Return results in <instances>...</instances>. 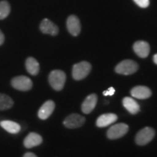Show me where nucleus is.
Segmentation results:
<instances>
[{
  "label": "nucleus",
  "instance_id": "obj_20",
  "mask_svg": "<svg viewBox=\"0 0 157 157\" xmlns=\"http://www.w3.org/2000/svg\"><path fill=\"white\" fill-rule=\"evenodd\" d=\"M10 13V5L7 1L0 2V20H3L8 16Z\"/></svg>",
  "mask_w": 157,
  "mask_h": 157
},
{
  "label": "nucleus",
  "instance_id": "obj_13",
  "mask_svg": "<svg viewBox=\"0 0 157 157\" xmlns=\"http://www.w3.org/2000/svg\"><path fill=\"white\" fill-rule=\"evenodd\" d=\"M131 95L137 99L144 100L151 96V91L146 86H136L133 87L130 91Z\"/></svg>",
  "mask_w": 157,
  "mask_h": 157
},
{
  "label": "nucleus",
  "instance_id": "obj_6",
  "mask_svg": "<svg viewBox=\"0 0 157 157\" xmlns=\"http://www.w3.org/2000/svg\"><path fill=\"white\" fill-rule=\"evenodd\" d=\"M129 127L128 125L124 123L116 124L109 128L107 131V137L111 140L120 138L125 135L128 132Z\"/></svg>",
  "mask_w": 157,
  "mask_h": 157
},
{
  "label": "nucleus",
  "instance_id": "obj_21",
  "mask_svg": "<svg viewBox=\"0 0 157 157\" xmlns=\"http://www.w3.org/2000/svg\"><path fill=\"white\" fill-rule=\"evenodd\" d=\"M141 8H146L149 6L150 2L149 0H133Z\"/></svg>",
  "mask_w": 157,
  "mask_h": 157
},
{
  "label": "nucleus",
  "instance_id": "obj_9",
  "mask_svg": "<svg viewBox=\"0 0 157 157\" xmlns=\"http://www.w3.org/2000/svg\"><path fill=\"white\" fill-rule=\"evenodd\" d=\"M40 30L43 34H50L52 36H56L58 34V27L48 18H45L40 23Z\"/></svg>",
  "mask_w": 157,
  "mask_h": 157
},
{
  "label": "nucleus",
  "instance_id": "obj_25",
  "mask_svg": "<svg viewBox=\"0 0 157 157\" xmlns=\"http://www.w3.org/2000/svg\"><path fill=\"white\" fill-rule=\"evenodd\" d=\"M153 60H154V63L157 65V53L155 54L154 57H153Z\"/></svg>",
  "mask_w": 157,
  "mask_h": 157
},
{
  "label": "nucleus",
  "instance_id": "obj_19",
  "mask_svg": "<svg viewBox=\"0 0 157 157\" xmlns=\"http://www.w3.org/2000/svg\"><path fill=\"white\" fill-rule=\"evenodd\" d=\"M13 99L5 94L0 93V111H5L13 107Z\"/></svg>",
  "mask_w": 157,
  "mask_h": 157
},
{
  "label": "nucleus",
  "instance_id": "obj_1",
  "mask_svg": "<svg viewBox=\"0 0 157 157\" xmlns=\"http://www.w3.org/2000/svg\"><path fill=\"white\" fill-rule=\"evenodd\" d=\"M66 79V74L61 70L52 71L48 77L50 86L56 91H60L63 88Z\"/></svg>",
  "mask_w": 157,
  "mask_h": 157
},
{
  "label": "nucleus",
  "instance_id": "obj_12",
  "mask_svg": "<svg viewBox=\"0 0 157 157\" xmlns=\"http://www.w3.org/2000/svg\"><path fill=\"white\" fill-rule=\"evenodd\" d=\"M133 50L140 58H146L150 52V46L145 41H137L133 44Z\"/></svg>",
  "mask_w": 157,
  "mask_h": 157
},
{
  "label": "nucleus",
  "instance_id": "obj_24",
  "mask_svg": "<svg viewBox=\"0 0 157 157\" xmlns=\"http://www.w3.org/2000/svg\"><path fill=\"white\" fill-rule=\"evenodd\" d=\"M23 157H37L36 155L31 152H28V153H25V154L23 155Z\"/></svg>",
  "mask_w": 157,
  "mask_h": 157
},
{
  "label": "nucleus",
  "instance_id": "obj_15",
  "mask_svg": "<svg viewBox=\"0 0 157 157\" xmlns=\"http://www.w3.org/2000/svg\"><path fill=\"white\" fill-rule=\"evenodd\" d=\"M42 143V137L36 132H31L25 137L23 145L26 148H31L38 146Z\"/></svg>",
  "mask_w": 157,
  "mask_h": 157
},
{
  "label": "nucleus",
  "instance_id": "obj_3",
  "mask_svg": "<svg viewBox=\"0 0 157 157\" xmlns=\"http://www.w3.org/2000/svg\"><path fill=\"white\" fill-rule=\"evenodd\" d=\"M91 68V65L87 61L78 63L72 68V76L75 80L83 79L90 74Z\"/></svg>",
  "mask_w": 157,
  "mask_h": 157
},
{
  "label": "nucleus",
  "instance_id": "obj_18",
  "mask_svg": "<svg viewBox=\"0 0 157 157\" xmlns=\"http://www.w3.org/2000/svg\"><path fill=\"white\" fill-rule=\"evenodd\" d=\"M25 68L31 75L36 76L39 72V63L36 59L29 57L25 60Z\"/></svg>",
  "mask_w": 157,
  "mask_h": 157
},
{
  "label": "nucleus",
  "instance_id": "obj_22",
  "mask_svg": "<svg viewBox=\"0 0 157 157\" xmlns=\"http://www.w3.org/2000/svg\"><path fill=\"white\" fill-rule=\"evenodd\" d=\"M115 93V89L113 87H110L105 91H104L103 94L104 96H112Z\"/></svg>",
  "mask_w": 157,
  "mask_h": 157
},
{
  "label": "nucleus",
  "instance_id": "obj_2",
  "mask_svg": "<svg viewBox=\"0 0 157 157\" xmlns=\"http://www.w3.org/2000/svg\"><path fill=\"white\" fill-rule=\"evenodd\" d=\"M138 70V65L132 60H124L117 64L115 71L122 75H130Z\"/></svg>",
  "mask_w": 157,
  "mask_h": 157
},
{
  "label": "nucleus",
  "instance_id": "obj_8",
  "mask_svg": "<svg viewBox=\"0 0 157 157\" xmlns=\"http://www.w3.org/2000/svg\"><path fill=\"white\" fill-rule=\"evenodd\" d=\"M66 26H67L68 32L74 36H78L79 34L80 31H81L80 21L76 15H70L68 17L67 22H66Z\"/></svg>",
  "mask_w": 157,
  "mask_h": 157
},
{
  "label": "nucleus",
  "instance_id": "obj_23",
  "mask_svg": "<svg viewBox=\"0 0 157 157\" xmlns=\"http://www.w3.org/2000/svg\"><path fill=\"white\" fill-rule=\"evenodd\" d=\"M5 42V36H4V34L2 32V31L0 30V45H2Z\"/></svg>",
  "mask_w": 157,
  "mask_h": 157
},
{
  "label": "nucleus",
  "instance_id": "obj_17",
  "mask_svg": "<svg viewBox=\"0 0 157 157\" xmlns=\"http://www.w3.org/2000/svg\"><path fill=\"white\" fill-rule=\"evenodd\" d=\"M0 126L11 134H17L21 131V127L19 124L10 120H4L0 122Z\"/></svg>",
  "mask_w": 157,
  "mask_h": 157
},
{
  "label": "nucleus",
  "instance_id": "obj_4",
  "mask_svg": "<svg viewBox=\"0 0 157 157\" xmlns=\"http://www.w3.org/2000/svg\"><path fill=\"white\" fill-rule=\"evenodd\" d=\"M155 136V131L151 127H145L140 129L135 137V143L139 146H145L153 140Z\"/></svg>",
  "mask_w": 157,
  "mask_h": 157
},
{
  "label": "nucleus",
  "instance_id": "obj_14",
  "mask_svg": "<svg viewBox=\"0 0 157 157\" xmlns=\"http://www.w3.org/2000/svg\"><path fill=\"white\" fill-rule=\"evenodd\" d=\"M118 117L115 113H104L100 116L96 121V125L98 127H105L116 122Z\"/></svg>",
  "mask_w": 157,
  "mask_h": 157
},
{
  "label": "nucleus",
  "instance_id": "obj_5",
  "mask_svg": "<svg viewBox=\"0 0 157 157\" xmlns=\"http://www.w3.org/2000/svg\"><path fill=\"white\" fill-rule=\"evenodd\" d=\"M11 84L15 90L20 91H29L32 88L33 82L28 76H18L12 79Z\"/></svg>",
  "mask_w": 157,
  "mask_h": 157
},
{
  "label": "nucleus",
  "instance_id": "obj_7",
  "mask_svg": "<svg viewBox=\"0 0 157 157\" xmlns=\"http://www.w3.org/2000/svg\"><path fill=\"white\" fill-rule=\"evenodd\" d=\"M85 122V119L77 113H72L68 116L63 121V124L68 129H74L82 127Z\"/></svg>",
  "mask_w": 157,
  "mask_h": 157
},
{
  "label": "nucleus",
  "instance_id": "obj_10",
  "mask_svg": "<svg viewBox=\"0 0 157 157\" xmlns=\"http://www.w3.org/2000/svg\"><path fill=\"white\" fill-rule=\"evenodd\" d=\"M98 97L96 94H90L85 98L82 104V111L85 114L90 113L96 106Z\"/></svg>",
  "mask_w": 157,
  "mask_h": 157
},
{
  "label": "nucleus",
  "instance_id": "obj_16",
  "mask_svg": "<svg viewBox=\"0 0 157 157\" xmlns=\"http://www.w3.org/2000/svg\"><path fill=\"white\" fill-rule=\"evenodd\" d=\"M122 104L124 107L132 114H137L140 110L139 104L132 98L125 97L122 101Z\"/></svg>",
  "mask_w": 157,
  "mask_h": 157
},
{
  "label": "nucleus",
  "instance_id": "obj_11",
  "mask_svg": "<svg viewBox=\"0 0 157 157\" xmlns=\"http://www.w3.org/2000/svg\"><path fill=\"white\" fill-rule=\"evenodd\" d=\"M55 103L52 101H47L43 105L41 106L38 111V117L40 119L45 120L48 119L52 114L55 109Z\"/></svg>",
  "mask_w": 157,
  "mask_h": 157
}]
</instances>
